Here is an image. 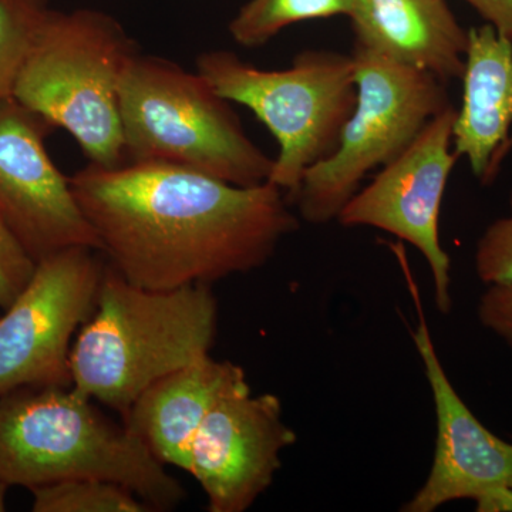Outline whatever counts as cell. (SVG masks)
<instances>
[{
    "label": "cell",
    "mask_w": 512,
    "mask_h": 512,
    "mask_svg": "<svg viewBox=\"0 0 512 512\" xmlns=\"http://www.w3.org/2000/svg\"><path fill=\"white\" fill-rule=\"evenodd\" d=\"M70 178L110 266L154 291L212 285L262 268L298 231L285 192L238 187L161 163L90 164Z\"/></svg>",
    "instance_id": "cell-1"
},
{
    "label": "cell",
    "mask_w": 512,
    "mask_h": 512,
    "mask_svg": "<svg viewBox=\"0 0 512 512\" xmlns=\"http://www.w3.org/2000/svg\"><path fill=\"white\" fill-rule=\"evenodd\" d=\"M217 330L210 285L154 291L107 266L96 308L73 342L72 387L126 416L151 384L210 355Z\"/></svg>",
    "instance_id": "cell-2"
},
{
    "label": "cell",
    "mask_w": 512,
    "mask_h": 512,
    "mask_svg": "<svg viewBox=\"0 0 512 512\" xmlns=\"http://www.w3.org/2000/svg\"><path fill=\"white\" fill-rule=\"evenodd\" d=\"M72 386L0 397V481L32 488L96 478L123 485L153 511L184 500L180 483L126 423H114Z\"/></svg>",
    "instance_id": "cell-3"
},
{
    "label": "cell",
    "mask_w": 512,
    "mask_h": 512,
    "mask_svg": "<svg viewBox=\"0 0 512 512\" xmlns=\"http://www.w3.org/2000/svg\"><path fill=\"white\" fill-rule=\"evenodd\" d=\"M136 43L99 10L47 12L16 80L13 97L63 128L90 164L126 163L120 89Z\"/></svg>",
    "instance_id": "cell-4"
},
{
    "label": "cell",
    "mask_w": 512,
    "mask_h": 512,
    "mask_svg": "<svg viewBox=\"0 0 512 512\" xmlns=\"http://www.w3.org/2000/svg\"><path fill=\"white\" fill-rule=\"evenodd\" d=\"M127 161L178 165L238 187L269 180L271 160L200 73L137 53L120 89Z\"/></svg>",
    "instance_id": "cell-5"
},
{
    "label": "cell",
    "mask_w": 512,
    "mask_h": 512,
    "mask_svg": "<svg viewBox=\"0 0 512 512\" xmlns=\"http://www.w3.org/2000/svg\"><path fill=\"white\" fill-rule=\"evenodd\" d=\"M197 72L229 103L241 104L279 144L269 183L298 191L306 171L330 156L356 104L352 55L305 50L285 70L258 69L228 50L197 59Z\"/></svg>",
    "instance_id": "cell-6"
},
{
    "label": "cell",
    "mask_w": 512,
    "mask_h": 512,
    "mask_svg": "<svg viewBox=\"0 0 512 512\" xmlns=\"http://www.w3.org/2000/svg\"><path fill=\"white\" fill-rule=\"evenodd\" d=\"M356 104L330 156L303 175L289 204L313 225L338 220L370 171L392 163L433 117L451 106L433 74L355 46Z\"/></svg>",
    "instance_id": "cell-7"
},
{
    "label": "cell",
    "mask_w": 512,
    "mask_h": 512,
    "mask_svg": "<svg viewBox=\"0 0 512 512\" xmlns=\"http://www.w3.org/2000/svg\"><path fill=\"white\" fill-rule=\"evenodd\" d=\"M93 251L73 247L40 259L0 316V397L30 387L72 386L74 338L96 308L106 271Z\"/></svg>",
    "instance_id": "cell-8"
},
{
    "label": "cell",
    "mask_w": 512,
    "mask_h": 512,
    "mask_svg": "<svg viewBox=\"0 0 512 512\" xmlns=\"http://www.w3.org/2000/svg\"><path fill=\"white\" fill-rule=\"evenodd\" d=\"M456 113L448 106L433 117L338 215L343 227L382 229L413 245L430 266L436 305L444 315L451 311V261L441 247L439 220L448 178L458 160L450 150Z\"/></svg>",
    "instance_id": "cell-9"
},
{
    "label": "cell",
    "mask_w": 512,
    "mask_h": 512,
    "mask_svg": "<svg viewBox=\"0 0 512 512\" xmlns=\"http://www.w3.org/2000/svg\"><path fill=\"white\" fill-rule=\"evenodd\" d=\"M52 128L15 97L0 100V217L36 262L67 248L100 251L70 178L47 153Z\"/></svg>",
    "instance_id": "cell-10"
},
{
    "label": "cell",
    "mask_w": 512,
    "mask_h": 512,
    "mask_svg": "<svg viewBox=\"0 0 512 512\" xmlns=\"http://www.w3.org/2000/svg\"><path fill=\"white\" fill-rule=\"evenodd\" d=\"M275 394L251 387L224 397L202 421L187 473L207 495L208 511L244 512L274 484L281 454L296 443Z\"/></svg>",
    "instance_id": "cell-11"
},
{
    "label": "cell",
    "mask_w": 512,
    "mask_h": 512,
    "mask_svg": "<svg viewBox=\"0 0 512 512\" xmlns=\"http://www.w3.org/2000/svg\"><path fill=\"white\" fill-rule=\"evenodd\" d=\"M412 292L419 313L413 342L433 394L437 439L429 477L402 511L433 512L451 501L474 500L491 488H512V443L491 433L458 396L441 365L413 284Z\"/></svg>",
    "instance_id": "cell-12"
},
{
    "label": "cell",
    "mask_w": 512,
    "mask_h": 512,
    "mask_svg": "<svg viewBox=\"0 0 512 512\" xmlns=\"http://www.w3.org/2000/svg\"><path fill=\"white\" fill-rule=\"evenodd\" d=\"M249 387L242 367L210 355L161 377L130 407L124 423L165 464L187 473L195 434L229 394Z\"/></svg>",
    "instance_id": "cell-13"
},
{
    "label": "cell",
    "mask_w": 512,
    "mask_h": 512,
    "mask_svg": "<svg viewBox=\"0 0 512 512\" xmlns=\"http://www.w3.org/2000/svg\"><path fill=\"white\" fill-rule=\"evenodd\" d=\"M349 18L356 46L443 83L463 76L468 32L446 0H355Z\"/></svg>",
    "instance_id": "cell-14"
},
{
    "label": "cell",
    "mask_w": 512,
    "mask_h": 512,
    "mask_svg": "<svg viewBox=\"0 0 512 512\" xmlns=\"http://www.w3.org/2000/svg\"><path fill=\"white\" fill-rule=\"evenodd\" d=\"M463 103L453 126L454 153L485 183L512 130V40L490 23L468 30Z\"/></svg>",
    "instance_id": "cell-15"
},
{
    "label": "cell",
    "mask_w": 512,
    "mask_h": 512,
    "mask_svg": "<svg viewBox=\"0 0 512 512\" xmlns=\"http://www.w3.org/2000/svg\"><path fill=\"white\" fill-rule=\"evenodd\" d=\"M355 0H249L229 23L238 45L264 46L281 30L305 20L349 16Z\"/></svg>",
    "instance_id": "cell-16"
},
{
    "label": "cell",
    "mask_w": 512,
    "mask_h": 512,
    "mask_svg": "<svg viewBox=\"0 0 512 512\" xmlns=\"http://www.w3.org/2000/svg\"><path fill=\"white\" fill-rule=\"evenodd\" d=\"M35 512H150L133 491L96 478H74L32 488Z\"/></svg>",
    "instance_id": "cell-17"
},
{
    "label": "cell",
    "mask_w": 512,
    "mask_h": 512,
    "mask_svg": "<svg viewBox=\"0 0 512 512\" xmlns=\"http://www.w3.org/2000/svg\"><path fill=\"white\" fill-rule=\"evenodd\" d=\"M47 12L42 0H0V100L13 96L20 69Z\"/></svg>",
    "instance_id": "cell-18"
},
{
    "label": "cell",
    "mask_w": 512,
    "mask_h": 512,
    "mask_svg": "<svg viewBox=\"0 0 512 512\" xmlns=\"http://www.w3.org/2000/svg\"><path fill=\"white\" fill-rule=\"evenodd\" d=\"M510 207V215L485 229L477 244V275L488 286L512 284V194Z\"/></svg>",
    "instance_id": "cell-19"
},
{
    "label": "cell",
    "mask_w": 512,
    "mask_h": 512,
    "mask_svg": "<svg viewBox=\"0 0 512 512\" xmlns=\"http://www.w3.org/2000/svg\"><path fill=\"white\" fill-rule=\"evenodd\" d=\"M36 261L0 217V308H6L28 285Z\"/></svg>",
    "instance_id": "cell-20"
},
{
    "label": "cell",
    "mask_w": 512,
    "mask_h": 512,
    "mask_svg": "<svg viewBox=\"0 0 512 512\" xmlns=\"http://www.w3.org/2000/svg\"><path fill=\"white\" fill-rule=\"evenodd\" d=\"M478 319L512 350V284L490 285L478 303Z\"/></svg>",
    "instance_id": "cell-21"
},
{
    "label": "cell",
    "mask_w": 512,
    "mask_h": 512,
    "mask_svg": "<svg viewBox=\"0 0 512 512\" xmlns=\"http://www.w3.org/2000/svg\"><path fill=\"white\" fill-rule=\"evenodd\" d=\"M500 35L512 40V0H466Z\"/></svg>",
    "instance_id": "cell-22"
},
{
    "label": "cell",
    "mask_w": 512,
    "mask_h": 512,
    "mask_svg": "<svg viewBox=\"0 0 512 512\" xmlns=\"http://www.w3.org/2000/svg\"><path fill=\"white\" fill-rule=\"evenodd\" d=\"M473 501L478 512H512V488H491Z\"/></svg>",
    "instance_id": "cell-23"
},
{
    "label": "cell",
    "mask_w": 512,
    "mask_h": 512,
    "mask_svg": "<svg viewBox=\"0 0 512 512\" xmlns=\"http://www.w3.org/2000/svg\"><path fill=\"white\" fill-rule=\"evenodd\" d=\"M512 150V133L510 138H508L507 143H505V146L501 148L500 153L495 156L493 163L490 165V170H488L487 178H485V183L488 184L491 183V181L494 180L495 175H497L498 170H500L501 163H503L504 158L508 156V153Z\"/></svg>",
    "instance_id": "cell-24"
},
{
    "label": "cell",
    "mask_w": 512,
    "mask_h": 512,
    "mask_svg": "<svg viewBox=\"0 0 512 512\" xmlns=\"http://www.w3.org/2000/svg\"><path fill=\"white\" fill-rule=\"evenodd\" d=\"M9 485L0 481V512L6 510V493H8Z\"/></svg>",
    "instance_id": "cell-25"
}]
</instances>
